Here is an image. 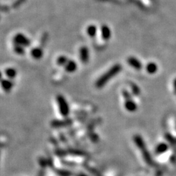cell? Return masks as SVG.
<instances>
[{
    "label": "cell",
    "instance_id": "6da1fadb",
    "mask_svg": "<svg viewBox=\"0 0 176 176\" xmlns=\"http://www.w3.org/2000/svg\"><path fill=\"white\" fill-rule=\"evenodd\" d=\"M56 101L60 114L63 117H67L70 114V107L65 98L63 95H59L57 96Z\"/></svg>",
    "mask_w": 176,
    "mask_h": 176
},
{
    "label": "cell",
    "instance_id": "7a4b0ae2",
    "mask_svg": "<svg viewBox=\"0 0 176 176\" xmlns=\"http://www.w3.org/2000/svg\"><path fill=\"white\" fill-rule=\"evenodd\" d=\"M120 68H121V67L120 65H116L114 66L112 68H111V69H110L108 72H107L106 74L102 75V77L97 80V83H96L97 86L98 87L102 86L105 82L108 81L110 77H112V76L116 74L117 72H119Z\"/></svg>",
    "mask_w": 176,
    "mask_h": 176
},
{
    "label": "cell",
    "instance_id": "3957f363",
    "mask_svg": "<svg viewBox=\"0 0 176 176\" xmlns=\"http://www.w3.org/2000/svg\"><path fill=\"white\" fill-rule=\"evenodd\" d=\"M14 43L17 44L21 45L22 47H29L31 44V41L26 37L24 34L22 33H18L14 37Z\"/></svg>",
    "mask_w": 176,
    "mask_h": 176
},
{
    "label": "cell",
    "instance_id": "277c9868",
    "mask_svg": "<svg viewBox=\"0 0 176 176\" xmlns=\"http://www.w3.org/2000/svg\"><path fill=\"white\" fill-rule=\"evenodd\" d=\"M0 86H1L2 89L6 92H9L13 89L14 86V83L9 78H3L0 81Z\"/></svg>",
    "mask_w": 176,
    "mask_h": 176
},
{
    "label": "cell",
    "instance_id": "5b68a950",
    "mask_svg": "<svg viewBox=\"0 0 176 176\" xmlns=\"http://www.w3.org/2000/svg\"><path fill=\"white\" fill-rule=\"evenodd\" d=\"M80 58L83 63H86L89 60V50L86 47H82L79 50Z\"/></svg>",
    "mask_w": 176,
    "mask_h": 176
},
{
    "label": "cell",
    "instance_id": "8992f818",
    "mask_svg": "<svg viewBox=\"0 0 176 176\" xmlns=\"http://www.w3.org/2000/svg\"><path fill=\"white\" fill-rule=\"evenodd\" d=\"M71 123V120H55L52 122V126L53 127L56 128H59V127H66V126H68Z\"/></svg>",
    "mask_w": 176,
    "mask_h": 176
},
{
    "label": "cell",
    "instance_id": "52a82bcc",
    "mask_svg": "<svg viewBox=\"0 0 176 176\" xmlns=\"http://www.w3.org/2000/svg\"><path fill=\"white\" fill-rule=\"evenodd\" d=\"M101 36L103 39L106 41L110 39L111 35H112V32L109 27L106 25H103L101 27Z\"/></svg>",
    "mask_w": 176,
    "mask_h": 176
},
{
    "label": "cell",
    "instance_id": "ba28073f",
    "mask_svg": "<svg viewBox=\"0 0 176 176\" xmlns=\"http://www.w3.org/2000/svg\"><path fill=\"white\" fill-rule=\"evenodd\" d=\"M65 69L68 72H73L77 69V64L73 60H68L65 65Z\"/></svg>",
    "mask_w": 176,
    "mask_h": 176
},
{
    "label": "cell",
    "instance_id": "9c48e42d",
    "mask_svg": "<svg viewBox=\"0 0 176 176\" xmlns=\"http://www.w3.org/2000/svg\"><path fill=\"white\" fill-rule=\"evenodd\" d=\"M31 56L35 59H40L43 56V50L40 48H35L32 50Z\"/></svg>",
    "mask_w": 176,
    "mask_h": 176
},
{
    "label": "cell",
    "instance_id": "30bf717a",
    "mask_svg": "<svg viewBox=\"0 0 176 176\" xmlns=\"http://www.w3.org/2000/svg\"><path fill=\"white\" fill-rule=\"evenodd\" d=\"M97 28L96 26L95 25H90L87 28V33L90 37H95L97 35Z\"/></svg>",
    "mask_w": 176,
    "mask_h": 176
},
{
    "label": "cell",
    "instance_id": "8fae6325",
    "mask_svg": "<svg viewBox=\"0 0 176 176\" xmlns=\"http://www.w3.org/2000/svg\"><path fill=\"white\" fill-rule=\"evenodd\" d=\"M5 74L7 76V78L9 79H13L14 78L16 77V76L17 74V71L14 69L13 68H8L5 69Z\"/></svg>",
    "mask_w": 176,
    "mask_h": 176
},
{
    "label": "cell",
    "instance_id": "7c38bea8",
    "mask_svg": "<svg viewBox=\"0 0 176 176\" xmlns=\"http://www.w3.org/2000/svg\"><path fill=\"white\" fill-rule=\"evenodd\" d=\"M128 62L131 66L135 67V68H137V69H139L141 67L140 62L134 57H130L128 59Z\"/></svg>",
    "mask_w": 176,
    "mask_h": 176
},
{
    "label": "cell",
    "instance_id": "4fadbf2b",
    "mask_svg": "<svg viewBox=\"0 0 176 176\" xmlns=\"http://www.w3.org/2000/svg\"><path fill=\"white\" fill-rule=\"evenodd\" d=\"M68 59L66 56H61L57 57V64L60 66H65L66 63L68 62Z\"/></svg>",
    "mask_w": 176,
    "mask_h": 176
},
{
    "label": "cell",
    "instance_id": "5bb4252c",
    "mask_svg": "<svg viewBox=\"0 0 176 176\" xmlns=\"http://www.w3.org/2000/svg\"><path fill=\"white\" fill-rule=\"evenodd\" d=\"M14 50L18 55H23L25 53V49L24 47H22L21 45L19 44H14Z\"/></svg>",
    "mask_w": 176,
    "mask_h": 176
},
{
    "label": "cell",
    "instance_id": "9a60e30c",
    "mask_svg": "<svg viewBox=\"0 0 176 176\" xmlns=\"http://www.w3.org/2000/svg\"><path fill=\"white\" fill-rule=\"evenodd\" d=\"M147 70L150 72H154L156 70V65L153 63L148 64V65H147Z\"/></svg>",
    "mask_w": 176,
    "mask_h": 176
},
{
    "label": "cell",
    "instance_id": "2e32d148",
    "mask_svg": "<svg viewBox=\"0 0 176 176\" xmlns=\"http://www.w3.org/2000/svg\"><path fill=\"white\" fill-rule=\"evenodd\" d=\"M58 174L62 176H70V171L65 170H58Z\"/></svg>",
    "mask_w": 176,
    "mask_h": 176
},
{
    "label": "cell",
    "instance_id": "e0dca14e",
    "mask_svg": "<svg viewBox=\"0 0 176 176\" xmlns=\"http://www.w3.org/2000/svg\"><path fill=\"white\" fill-rule=\"evenodd\" d=\"M2 79H3V74H2V72L0 71V81H1Z\"/></svg>",
    "mask_w": 176,
    "mask_h": 176
}]
</instances>
